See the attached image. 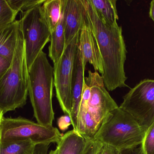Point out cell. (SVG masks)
Returning a JSON list of instances; mask_svg holds the SVG:
<instances>
[{
    "label": "cell",
    "mask_w": 154,
    "mask_h": 154,
    "mask_svg": "<svg viewBox=\"0 0 154 154\" xmlns=\"http://www.w3.org/2000/svg\"><path fill=\"white\" fill-rule=\"evenodd\" d=\"M83 10L88 23L97 41L102 59L103 73L101 77L105 86L109 91L128 86L125 71L127 53L118 24L110 26L100 19L90 0H82Z\"/></svg>",
    "instance_id": "6da1fadb"
},
{
    "label": "cell",
    "mask_w": 154,
    "mask_h": 154,
    "mask_svg": "<svg viewBox=\"0 0 154 154\" xmlns=\"http://www.w3.org/2000/svg\"><path fill=\"white\" fill-rule=\"evenodd\" d=\"M29 86L25 41L20 25L11 65L0 78V111L3 115L26 105Z\"/></svg>",
    "instance_id": "7a4b0ae2"
},
{
    "label": "cell",
    "mask_w": 154,
    "mask_h": 154,
    "mask_svg": "<svg viewBox=\"0 0 154 154\" xmlns=\"http://www.w3.org/2000/svg\"><path fill=\"white\" fill-rule=\"evenodd\" d=\"M146 133L134 117L119 107L107 115L92 139L122 151L143 144Z\"/></svg>",
    "instance_id": "3957f363"
},
{
    "label": "cell",
    "mask_w": 154,
    "mask_h": 154,
    "mask_svg": "<svg viewBox=\"0 0 154 154\" xmlns=\"http://www.w3.org/2000/svg\"><path fill=\"white\" fill-rule=\"evenodd\" d=\"M29 72V94L34 117L40 124L52 125L55 114L52 100L53 68L43 51L38 55Z\"/></svg>",
    "instance_id": "277c9868"
},
{
    "label": "cell",
    "mask_w": 154,
    "mask_h": 154,
    "mask_svg": "<svg viewBox=\"0 0 154 154\" xmlns=\"http://www.w3.org/2000/svg\"><path fill=\"white\" fill-rule=\"evenodd\" d=\"M62 135L52 125L46 126L22 117H2L0 122V143L30 140L35 144L57 143Z\"/></svg>",
    "instance_id": "5b68a950"
},
{
    "label": "cell",
    "mask_w": 154,
    "mask_h": 154,
    "mask_svg": "<svg viewBox=\"0 0 154 154\" xmlns=\"http://www.w3.org/2000/svg\"><path fill=\"white\" fill-rule=\"evenodd\" d=\"M41 6L22 13L20 19L29 69L46 44L50 41V30L43 18Z\"/></svg>",
    "instance_id": "8992f818"
},
{
    "label": "cell",
    "mask_w": 154,
    "mask_h": 154,
    "mask_svg": "<svg viewBox=\"0 0 154 154\" xmlns=\"http://www.w3.org/2000/svg\"><path fill=\"white\" fill-rule=\"evenodd\" d=\"M119 107L132 115L146 129L154 121V80H143L124 97Z\"/></svg>",
    "instance_id": "52a82bcc"
},
{
    "label": "cell",
    "mask_w": 154,
    "mask_h": 154,
    "mask_svg": "<svg viewBox=\"0 0 154 154\" xmlns=\"http://www.w3.org/2000/svg\"><path fill=\"white\" fill-rule=\"evenodd\" d=\"M79 33L65 48L62 56L54 63L53 68L54 86L57 99L63 112L69 115L72 109L71 85Z\"/></svg>",
    "instance_id": "ba28073f"
},
{
    "label": "cell",
    "mask_w": 154,
    "mask_h": 154,
    "mask_svg": "<svg viewBox=\"0 0 154 154\" xmlns=\"http://www.w3.org/2000/svg\"><path fill=\"white\" fill-rule=\"evenodd\" d=\"M85 81L91 87L88 112L100 127L107 115L119 106L106 90L103 79L97 71H89L88 76L85 77Z\"/></svg>",
    "instance_id": "9c48e42d"
},
{
    "label": "cell",
    "mask_w": 154,
    "mask_h": 154,
    "mask_svg": "<svg viewBox=\"0 0 154 154\" xmlns=\"http://www.w3.org/2000/svg\"><path fill=\"white\" fill-rule=\"evenodd\" d=\"M78 49L84 65L86 66L89 62L92 65L96 71H99L101 76L103 69L101 56L97 41L86 18L83 7L82 25L79 35Z\"/></svg>",
    "instance_id": "30bf717a"
},
{
    "label": "cell",
    "mask_w": 154,
    "mask_h": 154,
    "mask_svg": "<svg viewBox=\"0 0 154 154\" xmlns=\"http://www.w3.org/2000/svg\"><path fill=\"white\" fill-rule=\"evenodd\" d=\"M85 66L82 61V58L79 49L77 48L74 61L71 85V99L72 109L69 117L74 131L77 133V118L79 110L82 96L83 85L85 81Z\"/></svg>",
    "instance_id": "8fae6325"
},
{
    "label": "cell",
    "mask_w": 154,
    "mask_h": 154,
    "mask_svg": "<svg viewBox=\"0 0 154 154\" xmlns=\"http://www.w3.org/2000/svg\"><path fill=\"white\" fill-rule=\"evenodd\" d=\"M66 47L79 33L82 25V0H63Z\"/></svg>",
    "instance_id": "7c38bea8"
},
{
    "label": "cell",
    "mask_w": 154,
    "mask_h": 154,
    "mask_svg": "<svg viewBox=\"0 0 154 154\" xmlns=\"http://www.w3.org/2000/svg\"><path fill=\"white\" fill-rule=\"evenodd\" d=\"M20 25V20L0 26V55L11 61Z\"/></svg>",
    "instance_id": "4fadbf2b"
},
{
    "label": "cell",
    "mask_w": 154,
    "mask_h": 154,
    "mask_svg": "<svg viewBox=\"0 0 154 154\" xmlns=\"http://www.w3.org/2000/svg\"><path fill=\"white\" fill-rule=\"evenodd\" d=\"M89 140L73 130L68 131L57 144L58 154H83Z\"/></svg>",
    "instance_id": "5bb4252c"
},
{
    "label": "cell",
    "mask_w": 154,
    "mask_h": 154,
    "mask_svg": "<svg viewBox=\"0 0 154 154\" xmlns=\"http://www.w3.org/2000/svg\"><path fill=\"white\" fill-rule=\"evenodd\" d=\"M50 42L48 55L54 64L60 58L66 48L63 6L59 22L55 30L51 33Z\"/></svg>",
    "instance_id": "9a60e30c"
},
{
    "label": "cell",
    "mask_w": 154,
    "mask_h": 154,
    "mask_svg": "<svg viewBox=\"0 0 154 154\" xmlns=\"http://www.w3.org/2000/svg\"><path fill=\"white\" fill-rule=\"evenodd\" d=\"M100 19L110 26L118 25L119 20L116 0H90Z\"/></svg>",
    "instance_id": "2e32d148"
},
{
    "label": "cell",
    "mask_w": 154,
    "mask_h": 154,
    "mask_svg": "<svg viewBox=\"0 0 154 154\" xmlns=\"http://www.w3.org/2000/svg\"><path fill=\"white\" fill-rule=\"evenodd\" d=\"M63 0H45L41 6L42 13L51 33L57 28L62 14Z\"/></svg>",
    "instance_id": "e0dca14e"
},
{
    "label": "cell",
    "mask_w": 154,
    "mask_h": 154,
    "mask_svg": "<svg viewBox=\"0 0 154 154\" xmlns=\"http://www.w3.org/2000/svg\"><path fill=\"white\" fill-rule=\"evenodd\" d=\"M36 145L30 140L0 143V154H33Z\"/></svg>",
    "instance_id": "ac0fdd59"
},
{
    "label": "cell",
    "mask_w": 154,
    "mask_h": 154,
    "mask_svg": "<svg viewBox=\"0 0 154 154\" xmlns=\"http://www.w3.org/2000/svg\"><path fill=\"white\" fill-rule=\"evenodd\" d=\"M90 86L86 84L85 81L83 85L82 96L77 122V133L83 137L85 131L86 115L88 111V103L90 97Z\"/></svg>",
    "instance_id": "d6986e66"
},
{
    "label": "cell",
    "mask_w": 154,
    "mask_h": 154,
    "mask_svg": "<svg viewBox=\"0 0 154 154\" xmlns=\"http://www.w3.org/2000/svg\"><path fill=\"white\" fill-rule=\"evenodd\" d=\"M18 13L12 8L7 0H0V26L14 22Z\"/></svg>",
    "instance_id": "ffe728a7"
},
{
    "label": "cell",
    "mask_w": 154,
    "mask_h": 154,
    "mask_svg": "<svg viewBox=\"0 0 154 154\" xmlns=\"http://www.w3.org/2000/svg\"><path fill=\"white\" fill-rule=\"evenodd\" d=\"M14 10L21 13L25 12L32 8L41 6L45 0H7Z\"/></svg>",
    "instance_id": "44dd1931"
},
{
    "label": "cell",
    "mask_w": 154,
    "mask_h": 154,
    "mask_svg": "<svg viewBox=\"0 0 154 154\" xmlns=\"http://www.w3.org/2000/svg\"><path fill=\"white\" fill-rule=\"evenodd\" d=\"M142 146L144 154H154V121L146 131Z\"/></svg>",
    "instance_id": "7402d4cb"
},
{
    "label": "cell",
    "mask_w": 154,
    "mask_h": 154,
    "mask_svg": "<svg viewBox=\"0 0 154 154\" xmlns=\"http://www.w3.org/2000/svg\"><path fill=\"white\" fill-rule=\"evenodd\" d=\"M102 145L100 142L94 141L93 139L89 140L87 148L83 154H96Z\"/></svg>",
    "instance_id": "603a6c76"
},
{
    "label": "cell",
    "mask_w": 154,
    "mask_h": 154,
    "mask_svg": "<svg viewBox=\"0 0 154 154\" xmlns=\"http://www.w3.org/2000/svg\"><path fill=\"white\" fill-rule=\"evenodd\" d=\"M57 124L60 129L62 131L66 130L70 125H72L71 118L69 115L60 117L58 119Z\"/></svg>",
    "instance_id": "cb8c5ba5"
},
{
    "label": "cell",
    "mask_w": 154,
    "mask_h": 154,
    "mask_svg": "<svg viewBox=\"0 0 154 154\" xmlns=\"http://www.w3.org/2000/svg\"><path fill=\"white\" fill-rule=\"evenodd\" d=\"M11 61L0 55V78L10 68Z\"/></svg>",
    "instance_id": "d4e9b609"
},
{
    "label": "cell",
    "mask_w": 154,
    "mask_h": 154,
    "mask_svg": "<svg viewBox=\"0 0 154 154\" xmlns=\"http://www.w3.org/2000/svg\"><path fill=\"white\" fill-rule=\"evenodd\" d=\"M120 151L106 145H102L96 154H119Z\"/></svg>",
    "instance_id": "484cf974"
},
{
    "label": "cell",
    "mask_w": 154,
    "mask_h": 154,
    "mask_svg": "<svg viewBox=\"0 0 154 154\" xmlns=\"http://www.w3.org/2000/svg\"><path fill=\"white\" fill-rule=\"evenodd\" d=\"M49 146L47 144H40L35 146L33 154H48Z\"/></svg>",
    "instance_id": "4316f807"
},
{
    "label": "cell",
    "mask_w": 154,
    "mask_h": 154,
    "mask_svg": "<svg viewBox=\"0 0 154 154\" xmlns=\"http://www.w3.org/2000/svg\"><path fill=\"white\" fill-rule=\"evenodd\" d=\"M119 154H144L142 145L133 149L120 151Z\"/></svg>",
    "instance_id": "83f0119b"
},
{
    "label": "cell",
    "mask_w": 154,
    "mask_h": 154,
    "mask_svg": "<svg viewBox=\"0 0 154 154\" xmlns=\"http://www.w3.org/2000/svg\"><path fill=\"white\" fill-rule=\"evenodd\" d=\"M149 16L153 20L154 23V0H152L150 3Z\"/></svg>",
    "instance_id": "f1b7e54d"
},
{
    "label": "cell",
    "mask_w": 154,
    "mask_h": 154,
    "mask_svg": "<svg viewBox=\"0 0 154 154\" xmlns=\"http://www.w3.org/2000/svg\"><path fill=\"white\" fill-rule=\"evenodd\" d=\"M58 154L57 148H56V149H55V150L51 151V152L49 153V154Z\"/></svg>",
    "instance_id": "f546056e"
},
{
    "label": "cell",
    "mask_w": 154,
    "mask_h": 154,
    "mask_svg": "<svg viewBox=\"0 0 154 154\" xmlns=\"http://www.w3.org/2000/svg\"><path fill=\"white\" fill-rule=\"evenodd\" d=\"M4 115L2 114V112L0 111V122H1V119H2V117Z\"/></svg>",
    "instance_id": "4dcf8cb0"
}]
</instances>
